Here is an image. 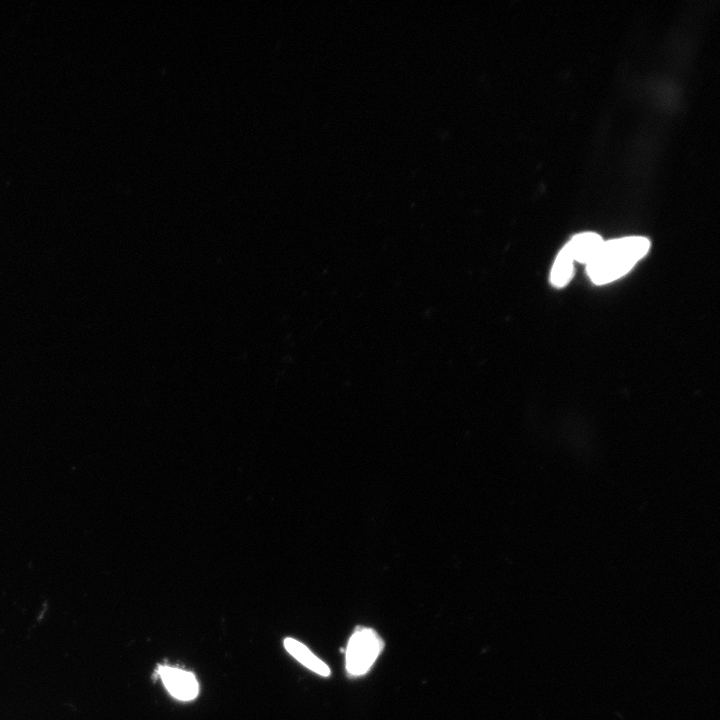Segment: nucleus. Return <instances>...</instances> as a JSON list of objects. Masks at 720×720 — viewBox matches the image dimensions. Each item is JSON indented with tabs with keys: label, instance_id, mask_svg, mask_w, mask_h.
<instances>
[{
	"label": "nucleus",
	"instance_id": "nucleus-3",
	"mask_svg": "<svg viewBox=\"0 0 720 720\" xmlns=\"http://www.w3.org/2000/svg\"><path fill=\"white\" fill-rule=\"evenodd\" d=\"M158 672L165 687L175 698L188 701L197 696L198 682L190 672L169 666L159 667Z\"/></svg>",
	"mask_w": 720,
	"mask_h": 720
},
{
	"label": "nucleus",
	"instance_id": "nucleus-4",
	"mask_svg": "<svg viewBox=\"0 0 720 720\" xmlns=\"http://www.w3.org/2000/svg\"><path fill=\"white\" fill-rule=\"evenodd\" d=\"M604 240L594 232H583L575 235L567 244L574 261L588 264L597 255Z\"/></svg>",
	"mask_w": 720,
	"mask_h": 720
},
{
	"label": "nucleus",
	"instance_id": "nucleus-5",
	"mask_svg": "<svg viewBox=\"0 0 720 720\" xmlns=\"http://www.w3.org/2000/svg\"><path fill=\"white\" fill-rule=\"evenodd\" d=\"M284 646L294 658L310 670L321 676H328L330 674L329 667L299 641L286 638L284 640Z\"/></svg>",
	"mask_w": 720,
	"mask_h": 720
},
{
	"label": "nucleus",
	"instance_id": "nucleus-6",
	"mask_svg": "<svg viewBox=\"0 0 720 720\" xmlns=\"http://www.w3.org/2000/svg\"><path fill=\"white\" fill-rule=\"evenodd\" d=\"M573 258L566 245L558 253L551 269V283L558 288L564 287L573 275Z\"/></svg>",
	"mask_w": 720,
	"mask_h": 720
},
{
	"label": "nucleus",
	"instance_id": "nucleus-1",
	"mask_svg": "<svg viewBox=\"0 0 720 720\" xmlns=\"http://www.w3.org/2000/svg\"><path fill=\"white\" fill-rule=\"evenodd\" d=\"M650 248V241L629 236L604 241L597 255L587 266V274L597 285L610 283L628 273Z\"/></svg>",
	"mask_w": 720,
	"mask_h": 720
},
{
	"label": "nucleus",
	"instance_id": "nucleus-2",
	"mask_svg": "<svg viewBox=\"0 0 720 720\" xmlns=\"http://www.w3.org/2000/svg\"><path fill=\"white\" fill-rule=\"evenodd\" d=\"M383 649V641L371 628H358L346 648V669L351 675L366 673Z\"/></svg>",
	"mask_w": 720,
	"mask_h": 720
}]
</instances>
